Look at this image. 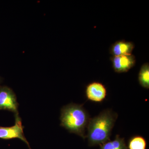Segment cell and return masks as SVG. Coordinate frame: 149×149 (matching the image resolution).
<instances>
[{
	"label": "cell",
	"instance_id": "1",
	"mask_svg": "<svg viewBox=\"0 0 149 149\" xmlns=\"http://www.w3.org/2000/svg\"><path fill=\"white\" fill-rule=\"evenodd\" d=\"M117 118L116 113L107 109L90 118L86 134L89 146H100L110 140L112 130Z\"/></svg>",
	"mask_w": 149,
	"mask_h": 149
},
{
	"label": "cell",
	"instance_id": "2",
	"mask_svg": "<svg viewBox=\"0 0 149 149\" xmlns=\"http://www.w3.org/2000/svg\"><path fill=\"white\" fill-rule=\"evenodd\" d=\"M90 118L82 105L71 103L61 109V125L70 133L86 138V130Z\"/></svg>",
	"mask_w": 149,
	"mask_h": 149
},
{
	"label": "cell",
	"instance_id": "3",
	"mask_svg": "<svg viewBox=\"0 0 149 149\" xmlns=\"http://www.w3.org/2000/svg\"><path fill=\"white\" fill-rule=\"evenodd\" d=\"M23 126L22 123L21 119L18 113L15 114V123L11 127H0V139L9 140L18 139L26 143L29 146V144L24 137L23 132Z\"/></svg>",
	"mask_w": 149,
	"mask_h": 149
},
{
	"label": "cell",
	"instance_id": "4",
	"mask_svg": "<svg viewBox=\"0 0 149 149\" xmlns=\"http://www.w3.org/2000/svg\"><path fill=\"white\" fill-rule=\"evenodd\" d=\"M18 104L13 91L8 87H0V110H7L18 113Z\"/></svg>",
	"mask_w": 149,
	"mask_h": 149
},
{
	"label": "cell",
	"instance_id": "5",
	"mask_svg": "<svg viewBox=\"0 0 149 149\" xmlns=\"http://www.w3.org/2000/svg\"><path fill=\"white\" fill-rule=\"evenodd\" d=\"M85 94L89 100L95 102H101L106 97L107 89L102 83L93 82L87 85Z\"/></svg>",
	"mask_w": 149,
	"mask_h": 149
},
{
	"label": "cell",
	"instance_id": "6",
	"mask_svg": "<svg viewBox=\"0 0 149 149\" xmlns=\"http://www.w3.org/2000/svg\"><path fill=\"white\" fill-rule=\"evenodd\" d=\"M111 61L115 71L122 73L128 72L135 65L136 58L132 54L113 56L111 58Z\"/></svg>",
	"mask_w": 149,
	"mask_h": 149
},
{
	"label": "cell",
	"instance_id": "7",
	"mask_svg": "<svg viewBox=\"0 0 149 149\" xmlns=\"http://www.w3.org/2000/svg\"><path fill=\"white\" fill-rule=\"evenodd\" d=\"M134 48V44L131 42L117 41L112 45L110 52L113 56L129 55L131 54Z\"/></svg>",
	"mask_w": 149,
	"mask_h": 149
},
{
	"label": "cell",
	"instance_id": "8",
	"mask_svg": "<svg viewBox=\"0 0 149 149\" xmlns=\"http://www.w3.org/2000/svg\"><path fill=\"white\" fill-rule=\"evenodd\" d=\"M100 146V149H128L125 139L120 137L118 135L116 136L114 140L107 141Z\"/></svg>",
	"mask_w": 149,
	"mask_h": 149
},
{
	"label": "cell",
	"instance_id": "9",
	"mask_svg": "<svg viewBox=\"0 0 149 149\" xmlns=\"http://www.w3.org/2000/svg\"><path fill=\"white\" fill-rule=\"evenodd\" d=\"M147 142L143 137L141 136H133L128 141V149H147Z\"/></svg>",
	"mask_w": 149,
	"mask_h": 149
},
{
	"label": "cell",
	"instance_id": "10",
	"mask_svg": "<svg viewBox=\"0 0 149 149\" xmlns=\"http://www.w3.org/2000/svg\"><path fill=\"white\" fill-rule=\"evenodd\" d=\"M139 83L143 88H149V65L148 63H145L141 67L139 73Z\"/></svg>",
	"mask_w": 149,
	"mask_h": 149
},
{
	"label": "cell",
	"instance_id": "11",
	"mask_svg": "<svg viewBox=\"0 0 149 149\" xmlns=\"http://www.w3.org/2000/svg\"><path fill=\"white\" fill-rule=\"evenodd\" d=\"M0 81H1V80H0Z\"/></svg>",
	"mask_w": 149,
	"mask_h": 149
}]
</instances>
